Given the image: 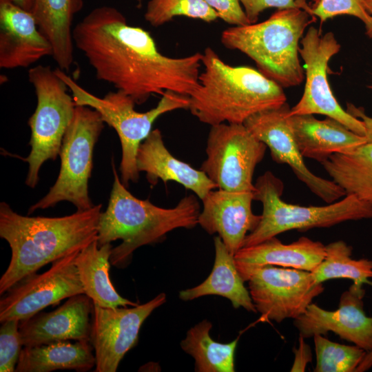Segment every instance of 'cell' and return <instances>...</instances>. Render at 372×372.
I'll return each instance as SVG.
<instances>
[{"mask_svg":"<svg viewBox=\"0 0 372 372\" xmlns=\"http://www.w3.org/2000/svg\"><path fill=\"white\" fill-rule=\"evenodd\" d=\"M72 37L97 79L130 96L136 104L167 91L189 96L198 85L202 53L164 55L147 31L129 25L114 7L93 9L73 28Z\"/></svg>","mask_w":372,"mask_h":372,"instance_id":"1","label":"cell"},{"mask_svg":"<svg viewBox=\"0 0 372 372\" xmlns=\"http://www.w3.org/2000/svg\"><path fill=\"white\" fill-rule=\"evenodd\" d=\"M102 205L62 217L25 216L0 203V236L11 249V259L0 279V294L48 263L98 238Z\"/></svg>","mask_w":372,"mask_h":372,"instance_id":"2","label":"cell"},{"mask_svg":"<svg viewBox=\"0 0 372 372\" xmlns=\"http://www.w3.org/2000/svg\"><path fill=\"white\" fill-rule=\"evenodd\" d=\"M202 65L188 109L203 123L244 124L251 116L287 103L277 83L252 68L228 65L210 47L203 53Z\"/></svg>","mask_w":372,"mask_h":372,"instance_id":"3","label":"cell"},{"mask_svg":"<svg viewBox=\"0 0 372 372\" xmlns=\"http://www.w3.org/2000/svg\"><path fill=\"white\" fill-rule=\"evenodd\" d=\"M114 183L106 210L99 222L98 245L118 239L121 244L112 248L110 264L123 268L138 247L162 240L177 228L191 229L198 225L200 207L196 195L184 196L172 208H163L148 199L133 196L120 180L112 160Z\"/></svg>","mask_w":372,"mask_h":372,"instance_id":"4","label":"cell"},{"mask_svg":"<svg viewBox=\"0 0 372 372\" xmlns=\"http://www.w3.org/2000/svg\"><path fill=\"white\" fill-rule=\"evenodd\" d=\"M316 17L300 8L278 10L267 20L223 30L221 43L238 50L256 64L258 71L281 87H294L304 74L299 59V42Z\"/></svg>","mask_w":372,"mask_h":372,"instance_id":"5","label":"cell"},{"mask_svg":"<svg viewBox=\"0 0 372 372\" xmlns=\"http://www.w3.org/2000/svg\"><path fill=\"white\" fill-rule=\"evenodd\" d=\"M54 70L67 84L76 105L88 106L96 110L104 123L116 132L122 148L119 169L121 181L126 187L130 183H136L138 180L137 151L152 131L155 121L165 113L189 108L188 96L167 91L155 107L139 112L134 109L136 103L133 99L121 91L109 92L100 98L83 88L66 72L59 68Z\"/></svg>","mask_w":372,"mask_h":372,"instance_id":"6","label":"cell"},{"mask_svg":"<svg viewBox=\"0 0 372 372\" xmlns=\"http://www.w3.org/2000/svg\"><path fill=\"white\" fill-rule=\"evenodd\" d=\"M254 200L261 202L262 212L256 229L248 234L242 247L262 242L289 230L306 231L330 227L348 220L372 218V203L349 194L324 206H300L282 200L283 184L267 171L254 184Z\"/></svg>","mask_w":372,"mask_h":372,"instance_id":"7","label":"cell"},{"mask_svg":"<svg viewBox=\"0 0 372 372\" xmlns=\"http://www.w3.org/2000/svg\"><path fill=\"white\" fill-rule=\"evenodd\" d=\"M28 76L34 88L37 106L28 120L31 149L25 158L29 165L25 184L34 188L43 164L48 160H55L59 155L76 105L72 96L68 93L67 84L49 65L34 66L29 69Z\"/></svg>","mask_w":372,"mask_h":372,"instance_id":"8","label":"cell"},{"mask_svg":"<svg viewBox=\"0 0 372 372\" xmlns=\"http://www.w3.org/2000/svg\"><path fill=\"white\" fill-rule=\"evenodd\" d=\"M104 123L96 110L76 105L73 119L62 141L58 178L48 193L29 208L28 214L52 207L61 201L72 203L77 211L94 206L88 194V180L92 174L94 148Z\"/></svg>","mask_w":372,"mask_h":372,"instance_id":"9","label":"cell"},{"mask_svg":"<svg viewBox=\"0 0 372 372\" xmlns=\"http://www.w3.org/2000/svg\"><path fill=\"white\" fill-rule=\"evenodd\" d=\"M266 149L244 124L212 125L207 140V157L200 169L218 189L254 192V170Z\"/></svg>","mask_w":372,"mask_h":372,"instance_id":"10","label":"cell"},{"mask_svg":"<svg viewBox=\"0 0 372 372\" xmlns=\"http://www.w3.org/2000/svg\"><path fill=\"white\" fill-rule=\"evenodd\" d=\"M299 54L304 62L305 84L300 101L290 109L287 116L322 114L332 118L352 132L365 136L363 122L345 111L333 94L327 79L328 63L341 46L331 32L324 34L313 26L300 41Z\"/></svg>","mask_w":372,"mask_h":372,"instance_id":"11","label":"cell"},{"mask_svg":"<svg viewBox=\"0 0 372 372\" xmlns=\"http://www.w3.org/2000/svg\"><path fill=\"white\" fill-rule=\"evenodd\" d=\"M248 290L263 320L281 322L304 313L313 300L324 290L312 272L265 265L249 276Z\"/></svg>","mask_w":372,"mask_h":372,"instance_id":"12","label":"cell"},{"mask_svg":"<svg viewBox=\"0 0 372 372\" xmlns=\"http://www.w3.org/2000/svg\"><path fill=\"white\" fill-rule=\"evenodd\" d=\"M79 251L54 261L46 271L24 278L4 293L0 322L25 320L63 299L84 293L74 262Z\"/></svg>","mask_w":372,"mask_h":372,"instance_id":"13","label":"cell"},{"mask_svg":"<svg viewBox=\"0 0 372 372\" xmlns=\"http://www.w3.org/2000/svg\"><path fill=\"white\" fill-rule=\"evenodd\" d=\"M165 301V293H161L132 308L103 307L93 302L90 342L94 350V371H116L124 355L137 344L144 321Z\"/></svg>","mask_w":372,"mask_h":372,"instance_id":"14","label":"cell"},{"mask_svg":"<svg viewBox=\"0 0 372 372\" xmlns=\"http://www.w3.org/2000/svg\"><path fill=\"white\" fill-rule=\"evenodd\" d=\"M289 110L286 103L251 116L244 125L269 148L274 161L287 164L311 192L328 204L334 203L346 193L332 180L315 175L306 166L288 121Z\"/></svg>","mask_w":372,"mask_h":372,"instance_id":"15","label":"cell"},{"mask_svg":"<svg viewBox=\"0 0 372 372\" xmlns=\"http://www.w3.org/2000/svg\"><path fill=\"white\" fill-rule=\"evenodd\" d=\"M364 294L363 286L353 283L342 293L337 309L327 311L311 302L294 320V326L304 338L331 331L369 352L372 350V317L364 311Z\"/></svg>","mask_w":372,"mask_h":372,"instance_id":"16","label":"cell"},{"mask_svg":"<svg viewBox=\"0 0 372 372\" xmlns=\"http://www.w3.org/2000/svg\"><path fill=\"white\" fill-rule=\"evenodd\" d=\"M254 200L253 192L213 189L202 200L198 225L209 234H218L234 255L260 220L261 215L252 211Z\"/></svg>","mask_w":372,"mask_h":372,"instance_id":"17","label":"cell"},{"mask_svg":"<svg viewBox=\"0 0 372 372\" xmlns=\"http://www.w3.org/2000/svg\"><path fill=\"white\" fill-rule=\"evenodd\" d=\"M52 46L39 30L32 12L11 0H0V68H28L46 56Z\"/></svg>","mask_w":372,"mask_h":372,"instance_id":"18","label":"cell"},{"mask_svg":"<svg viewBox=\"0 0 372 372\" xmlns=\"http://www.w3.org/2000/svg\"><path fill=\"white\" fill-rule=\"evenodd\" d=\"M93 302L85 293L77 294L56 309L41 313L19 322L23 347L63 340L90 341Z\"/></svg>","mask_w":372,"mask_h":372,"instance_id":"19","label":"cell"},{"mask_svg":"<svg viewBox=\"0 0 372 372\" xmlns=\"http://www.w3.org/2000/svg\"><path fill=\"white\" fill-rule=\"evenodd\" d=\"M325 256V245L307 237L284 244L276 236L258 244L243 247L235 254L237 269L243 280L251 272L265 265H278L313 272Z\"/></svg>","mask_w":372,"mask_h":372,"instance_id":"20","label":"cell"},{"mask_svg":"<svg viewBox=\"0 0 372 372\" xmlns=\"http://www.w3.org/2000/svg\"><path fill=\"white\" fill-rule=\"evenodd\" d=\"M138 172H144L149 184L155 186L158 180L166 183L174 181L193 192L201 200L216 185L200 169L174 157L165 145L161 132L153 130L140 145L136 154Z\"/></svg>","mask_w":372,"mask_h":372,"instance_id":"21","label":"cell"},{"mask_svg":"<svg viewBox=\"0 0 372 372\" xmlns=\"http://www.w3.org/2000/svg\"><path fill=\"white\" fill-rule=\"evenodd\" d=\"M287 117L302 156L320 163L335 153L347 152L367 142L366 136L332 118L318 120L313 114Z\"/></svg>","mask_w":372,"mask_h":372,"instance_id":"22","label":"cell"},{"mask_svg":"<svg viewBox=\"0 0 372 372\" xmlns=\"http://www.w3.org/2000/svg\"><path fill=\"white\" fill-rule=\"evenodd\" d=\"M83 0H34L32 14L39 30L52 46V58L58 68L68 72L74 62L72 28L74 15Z\"/></svg>","mask_w":372,"mask_h":372,"instance_id":"23","label":"cell"},{"mask_svg":"<svg viewBox=\"0 0 372 372\" xmlns=\"http://www.w3.org/2000/svg\"><path fill=\"white\" fill-rule=\"evenodd\" d=\"M93 347L90 341H57L32 347H23L16 372H50L74 370L85 372L96 365Z\"/></svg>","mask_w":372,"mask_h":372,"instance_id":"24","label":"cell"},{"mask_svg":"<svg viewBox=\"0 0 372 372\" xmlns=\"http://www.w3.org/2000/svg\"><path fill=\"white\" fill-rule=\"evenodd\" d=\"M214 242L215 261L211 273L199 285L180 291L179 298L192 300L207 295H218L229 300L235 309L242 307L257 312L237 269L234 255L229 251L220 236H216Z\"/></svg>","mask_w":372,"mask_h":372,"instance_id":"25","label":"cell"},{"mask_svg":"<svg viewBox=\"0 0 372 372\" xmlns=\"http://www.w3.org/2000/svg\"><path fill=\"white\" fill-rule=\"evenodd\" d=\"M112 249L111 243L99 246L95 240L77 254L74 262L84 293L103 307L136 306V302L121 296L111 282L109 269Z\"/></svg>","mask_w":372,"mask_h":372,"instance_id":"26","label":"cell"},{"mask_svg":"<svg viewBox=\"0 0 372 372\" xmlns=\"http://www.w3.org/2000/svg\"><path fill=\"white\" fill-rule=\"evenodd\" d=\"M320 163L346 195L372 203V143L335 153Z\"/></svg>","mask_w":372,"mask_h":372,"instance_id":"27","label":"cell"},{"mask_svg":"<svg viewBox=\"0 0 372 372\" xmlns=\"http://www.w3.org/2000/svg\"><path fill=\"white\" fill-rule=\"evenodd\" d=\"M211 327L207 320L194 325L181 341V348L194 358L196 372H234L238 338L226 344L216 342L209 335Z\"/></svg>","mask_w":372,"mask_h":372,"instance_id":"28","label":"cell"},{"mask_svg":"<svg viewBox=\"0 0 372 372\" xmlns=\"http://www.w3.org/2000/svg\"><path fill=\"white\" fill-rule=\"evenodd\" d=\"M352 247L343 240L325 245V256L322 262L312 272L318 283L334 278H347L358 286L364 284L372 287V260L351 258Z\"/></svg>","mask_w":372,"mask_h":372,"instance_id":"29","label":"cell"},{"mask_svg":"<svg viewBox=\"0 0 372 372\" xmlns=\"http://www.w3.org/2000/svg\"><path fill=\"white\" fill-rule=\"evenodd\" d=\"M315 372H355L366 351L356 346L341 344L322 335H313Z\"/></svg>","mask_w":372,"mask_h":372,"instance_id":"30","label":"cell"},{"mask_svg":"<svg viewBox=\"0 0 372 372\" xmlns=\"http://www.w3.org/2000/svg\"><path fill=\"white\" fill-rule=\"evenodd\" d=\"M178 16L211 22L216 12L204 0H149L144 14L151 25L159 27Z\"/></svg>","mask_w":372,"mask_h":372,"instance_id":"31","label":"cell"},{"mask_svg":"<svg viewBox=\"0 0 372 372\" xmlns=\"http://www.w3.org/2000/svg\"><path fill=\"white\" fill-rule=\"evenodd\" d=\"M311 14L321 22L346 14L359 19L365 27L372 25V16L366 9L364 0H316L311 6Z\"/></svg>","mask_w":372,"mask_h":372,"instance_id":"32","label":"cell"},{"mask_svg":"<svg viewBox=\"0 0 372 372\" xmlns=\"http://www.w3.org/2000/svg\"><path fill=\"white\" fill-rule=\"evenodd\" d=\"M19 320H8L1 322L0 327V371L13 372L22 349L19 332Z\"/></svg>","mask_w":372,"mask_h":372,"instance_id":"33","label":"cell"},{"mask_svg":"<svg viewBox=\"0 0 372 372\" xmlns=\"http://www.w3.org/2000/svg\"><path fill=\"white\" fill-rule=\"evenodd\" d=\"M240 1L251 24L257 21L262 12L271 8L278 10L300 8L311 14V6L306 0H240Z\"/></svg>","mask_w":372,"mask_h":372,"instance_id":"34","label":"cell"},{"mask_svg":"<svg viewBox=\"0 0 372 372\" xmlns=\"http://www.w3.org/2000/svg\"><path fill=\"white\" fill-rule=\"evenodd\" d=\"M218 18L234 26L251 24L240 0H204Z\"/></svg>","mask_w":372,"mask_h":372,"instance_id":"35","label":"cell"},{"mask_svg":"<svg viewBox=\"0 0 372 372\" xmlns=\"http://www.w3.org/2000/svg\"><path fill=\"white\" fill-rule=\"evenodd\" d=\"M304 338L300 335L299 345L294 350L295 359L291 371H304L307 364L311 362L312 355L310 347L305 343Z\"/></svg>","mask_w":372,"mask_h":372,"instance_id":"36","label":"cell"},{"mask_svg":"<svg viewBox=\"0 0 372 372\" xmlns=\"http://www.w3.org/2000/svg\"><path fill=\"white\" fill-rule=\"evenodd\" d=\"M347 111L363 122L366 129L365 136L367 142L372 143V117L366 115L362 108L358 107L351 103L347 104Z\"/></svg>","mask_w":372,"mask_h":372,"instance_id":"37","label":"cell"},{"mask_svg":"<svg viewBox=\"0 0 372 372\" xmlns=\"http://www.w3.org/2000/svg\"><path fill=\"white\" fill-rule=\"evenodd\" d=\"M372 367V350L366 352L355 372H364Z\"/></svg>","mask_w":372,"mask_h":372,"instance_id":"38","label":"cell"},{"mask_svg":"<svg viewBox=\"0 0 372 372\" xmlns=\"http://www.w3.org/2000/svg\"><path fill=\"white\" fill-rule=\"evenodd\" d=\"M12 2H14L15 4L18 5L21 8L32 12L33 6H34V0H11Z\"/></svg>","mask_w":372,"mask_h":372,"instance_id":"39","label":"cell"},{"mask_svg":"<svg viewBox=\"0 0 372 372\" xmlns=\"http://www.w3.org/2000/svg\"><path fill=\"white\" fill-rule=\"evenodd\" d=\"M367 12L372 16V0H364ZM366 35L372 40V25L365 27Z\"/></svg>","mask_w":372,"mask_h":372,"instance_id":"40","label":"cell"},{"mask_svg":"<svg viewBox=\"0 0 372 372\" xmlns=\"http://www.w3.org/2000/svg\"><path fill=\"white\" fill-rule=\"evenodd\" d=\"M132 1H135L138 3H141V2L143 1V0H132Z\"/></svg>","mask_w":372,"mask_h":372,"instance_id":"41","label":"cell"}]
</instances>
